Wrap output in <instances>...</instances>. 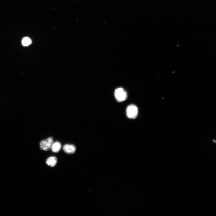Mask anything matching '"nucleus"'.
<instances>
[{
	"label": "nucleus",
	"mask_w": 216,
	"mask_h": 216,
	"mask_svg": "<svg viewBox=\"0 0 216 216\" xmlns=\"http://www.w3.org/2000/svg\"><path fill=\"white\" fill-rule=\"evenodd\" d=\"M54 140L52 137H49L47 139L41 140L40 143V149L44 151H48L51 149Z\"/></svg>",
	"instance_id": "1"
},
{
	"label": "nucleus",
	"mask_w": 216,
	"mask_h": 216,
	"mask_svg": "<svg viewBox=\"0 0 216 216\" xmlns=\"http://www.w3.org/2000/svg\"><path fill=\"white\" fill-rule=\"evenodd\" d=\"M63 150L66 153L71 154L75 153L76 151V148L74 145L66 144L63 146Z\"/></svg>",
	"instance_id": "4"
},
{
	"label": "nucleus",
	"mask_w": 216,
	"mask_h": 216,
	"mask_svg": "<svg viewBox=\"0 0 216 216\" xmlns=\"http://www.w3.org/2000/svg\"><path fill=\"white\" fill-rule=\"evenodd\" d=\"M115 98L118 102H122L125 100L127 98V94L126 92L122 88L117 89L114 92Z\"/></svg>",
	"instance_id": "3"
},
{
	"label": "nucleus",
	"mask_w": 216,
	"mask_h": 216,
	"mask_svg": "<svg viewBox=\"0 0 216 216\" xmlns=\"http://www.w3.org/2000/svg\"><path fill=\"white\" fill-rule=\"evenodd\" d=\"M138 109L137 107L134 105L128 106L126 110L127 117L130 119H135L138 116Z\"/></svg>",
	"instance_id": "2"
},
{
	"label": "nucleus",
	"mask_w": 216,
	"mask_h": 216,
	"mask_svg": "<svg viewBox=\"0 0 216 216\" xmlns=\"http://www.w3.org/2000/svg\"><path fill=\"white\" fill-rule=\"evenodd\" d=\"M57 162V158L54 156L48 158L46 161V164L48 166L51 167H54Z\"/></svg>",
	"instance_id": "6"
},
{
	"label": "nucleus",
	"mask_w": 216,
	"mask_h": 216,
	"mask_svg": "<svg viewBox=\"0 0 216 216\" xmlns=\"http://www.w3.org/2000/svg\"><path fill=\"white\" fill-rule=\"evenodd\" d=\"M62 148L61 143L59 141L53 142L51 149L53 152L57 153L59 152Z\"/></svg>",
	"instance_id": "5"
},
{
	"label": "nucleus",
	"mask_w": 216,
	"mask_h": 216,
	"mask_svg": "<svg viewBox=\"0 0 216 216\" xmlns=\"http://www.w3.org/2000/svg\"><path fill=\"white\" fill-rule=\"evenodd\" d=\"M31 42V39L28 37L24 38L22 41V44L24 46H27L30 45Z\"/></svg>",
	"instance_id": "7"
}]
</instances>
